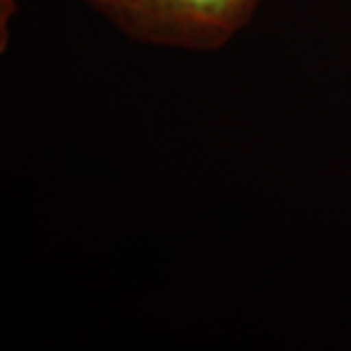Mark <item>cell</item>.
<instances>
[{"label":"cell","instance_id":"1","mask_svg":"<svg viewBox=\"0 0 351 351\" xmlns=\"http://www.w3.org/2000/svg\"><path fill=\"white\" fill-rule=\"evenodd\" d=\"M127 36L184 49L209 51L250 22L260 0H86Z\"/></svg>","mask_w":351,"mask_h":351},{"label":"cell","instance_id":"2","mask_svg":"<svg viewBox=\"0 0 351 351\" xmlns=\"http://www.w3.org/2000/svg\"><path fill=\"white\" fill-rule=\"evenodd\" d=\"M14 0H0V51L6 49V39H8V22L14 16Z\"/></svg>","mask_w":351,"mask_h":351}]
</instances>
